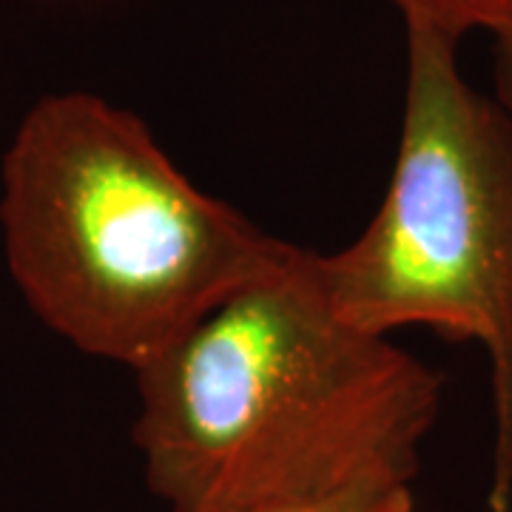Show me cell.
<instances>
[{"mask_svg":"<svg viewBox=\"0 0 512 512\" xmlns=\"http://www.w3.org/2000/svg\"><path fill=\"white\" fill-rule=\"evenodd\" d=\"M134 444L171 512H239L370 481L413 484L441 376L350 328L316 288L308 248L134 370Z\"/></svg>","mask_w":512,"mask_h":512,"instance_id":"obj_1","label":"cell"},{"mask_svg":"<svg viewBox=\"0 0 512 512\" xmlns=\"http://www.w3.org/2000/svg\"><path fill=\"white\" fill-rule=\"evenodd\" d=\"M0 234L29 311L131 373L296 248L197 188L134 111L92 92L23 114L0 165Z\"/></svg>","mask_w":512,"mask_h":512,"instance_id":"obj_2","label":"cell"},{"mask_svg":"<svg viewBox=\"0 0 512 512\" xmlns=\"http://www.w3.org/2000/svg\"><path fill=\"white\" fill-rule=\"evenodd\" d=\"M407 29L399 151L382 205L336 254L308 251L316 288L350 328H430L490 359L487 507L512 510V117L458 69V40Z\"/></svg>","mask_w":512,"mask_h":512,"instance_id":"obj_3","label":"cell"},{"mask_svg":"<svg viewBox=\"0 0 512 512\" xmlns=\"http://www.w3.org/2000/svg\"><path fill=\"white\" fill-rule=\"evenodd\" d=\"M404 26H424L441 35L461 37L470 32L498 35L512 26V0H390Z\"/></svg>","mask_w":512,"mask_h":512,"instance_id":"obj_4","label":"cell"},{"mask_svg":"<svg viewBox=\"0 0 512 512\" xmlns=\"http://www.w3.org/2000/svg\"><path fill=\"white\" fill-rule=\"evenodd\" d=\"M239 512H416V495H413V484L370 481V484H356L348 490L308 498V501Z\"/></svg>","mask_w":512,"mask_h":512,"instance_id":"obj_5","label":"cell"},{"mask_svg":"<svg viewBox=\"0 0 512 512\" xmlns=\"http://www.w3.org/2000/svg\"><path fill=\"white\" fill-rule=\"evenodd\" d=\"M495 100L512 117V26L495 35Z\"/></svg>","mask_w":512,"mask_h":512,"instance_id":"obj_6","label":"cell"}]
</instances>
